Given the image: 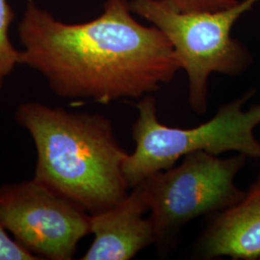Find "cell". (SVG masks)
Returning a JSON list of instances; mask_svg holds the SVG:
<instances>
[{
	"mask_svg": "<svg viewBox=\"0 0 260 260\" xmlns=\"http://www.w3.org/2000/svg\"><path fill=\"white\" fill-rule=\"evenodd\" d=\"M132 14L128 0H106L96 19L67 23L27 0L19 25L21 65L63 99L108 104L153 93L181 67L167 37Z\"/></svg>",
	"mask_w": 260,
	"mask_h": 260,
	"instance_id": "1",
	"label": "cell"
},
{
	"mask_svg": "<svg viewBox=\"0 0 260 260\" xmlns=\"http://www.w3.org/2000/svg\"><path fill=\"white\" fill-rule=\"evenodd\" d=\"M15 119L35 146L34 179L90 215L127 196L123 163L128 153L109 119L38 102L20 103Z\"/></svg>",
	"mask_w": 260,
	"mask_h": 260,
	"instance_id": "2",
	"label": "cell"
},
{
	"mask_svg": "<svg viewBox=\"0 0 260 260\" xmlns=\"http://www.w3.org/2000/svg\"><path fill=\"white\" fill-rule=\"evenodd\" d=\"M248 96L223 105L209 121L194 128L169 127L157 117L156 101L150 95L137 103L138 116L132 126L136 148L123 163L131 188L149 176L174 167L177 160L197 151L219 155L226 151L260 158V143L253 129L260 123V104L243 111Z\"/></svg>",
	"mask_w": 260,
	"mask_h": 260,
	"instance_id": "3",
	"label": "cell"
},
{
	"mask_svg": "<svg viewBox=\"0 0 260 260\" xmlns=\"http://www.w3.org/2000/svg\"><path fill=\"white\" fill-rule=\"evenodd\" d=\"M260 0H244L229 9L181 13L167 0H131L133 14L157 27L174 47L189 79V103L202 115L207 110V83L212 74L237 75L250 63V54L232 37L237 19Z\"/></svg>",
	"mask_w": 260,
	"mask_h": 260,
	"instance_id": "4",
	"label": "cell"
},
{
	"mask_svg": "<svg viewBox=\"0 0 260 260\" xmlns=\"http://www.w3.org/2000/svg\"><path fill=\"white\" fill-rule=\"evenodd\" d=\"M245 155L221 159L206 151L183 158L181 164L157 172L144 186L155 239L177 231L201 215L220 211L245 196L234 185V177Z\"/></svg>",
	"mask_w": 260,
	"mask_h": 260,
	"instance_id": "5",
	"label": "cell"
},
{
	"mask_svg": "<svg viewBox=\"0 0 260 260\" xmlns=\"http://www.w3.org/2000/svg\"><path fill=\"white\" fill-rule=\"evenodd\" d=\"M90 216L34 178L0 186V223L39 260L73 259Z\"/></svg>",
	"mask_w": 260,
	"mask_h": 260,
	"instance_id": "6",
	"label": "cell"
},
{
	"mask_svg": "<svg viewBox=\"0 0 260 260\" xmlns=\"http://www.w3.org/2000/svg\"><path fill=\"white\" fill-rule=\"evenodd\" d=\"M117 205L90 216L93 243L82 260H128L155 241L151 221L144 217L149 210L142 183Z\"/></svg>",
	"mask_w": 260,
	"mask_h": 260,
	"instance_id": "7",
	"label": "cell"
},
{
	"mask_svg": "<svg viewBox=\"0 0 260 260\" xmlns=\"http://www.w3.org/2000/svg\"><path fill=\"white\" fill-rule=\"evenodd\" d=\"M207 258H260V176L248 193L223 209L202 239Z\"/></svg>",
	"mask_w": 260,
	"mask_h": 260,
	"instance_id": "8",
	"label": "cell"
},
{
	"mask_svg": "<svg viewBox=\"0 0 260 260\" xmlns=\"http://www.w3.org/2000/svg\"><path fill=\"white\" fill-rule=\"evenodd\" d=\"M14 19L15 13L8 0H0V90L7 77L21 65V50L14 47L9 36Z\"/></svg>",
	"mask_w": 260,
	"mask_h": 260,
	"instance_id": "9",
	"label": "cell"
},
{
	"mask_svg": "<svg viewBox=\"0 0 260 260\" xmlns=\"http://www.w3.org/2000/svg\"><path fill=\"white\" fill-rule=\"evenodd\" d=\"M181 13H205L229 9L239 3L238 0H167Z\"/></svg>",
	"mask_w": 260,
	"mask_h": 260,
	"instance_id": "10",
	"label": "cell"
},
{
	"mask_svg": "<svg viewBox=\"0 0 260 260\" xmlns=\"http://www.w3.org/2000/svg\"><path fill=\"white\" fill-rule=\"evenodd\" d=\"M0 260H39L23 248L0 223Z\"/></svg>",
	"mask_w": 260,
	"mask_h": 260,
	"instance_id": "11",
	"label": "cell"
}]
</instances>
